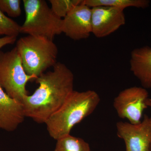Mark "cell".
Instances as JSON below:
<instances>
[{"label": "cell", "mask_w": 151, "mask_h": 151, "mask_svg": "<svg viewBox=\"0 0 151 151\" xmlns=\"http://www.w3.org/2000/svg\"><path fill=\"white\" fill-rule=\"evenodd\" d=\"M73 72L64 63L58 62L53 69L36 78L38 87L22 101L26 117L39 124L45 122L63 105L74 90Z\"/></svg>", "instance_id": "cell-1"}, {"label": "cell", "mask_w": 151, "mask_h": 151, "mask_svg": "<svg viewBox=\"0 0 151 151\" xmlns=\"http://www.w3.org/2000/svg\"><path fill=\"white\" fill-rule=\"evenodd\" d=\"M100 101L99 94L93 90H73L59 110L45 122L50 136L57 140L70 134L72 128L92 114Z\"/></svg>", "instance_id": "cell-2"}, {"label": "cell", "mask_w": 151, "mask_h": 151, "mask_svg": "<svg viewBox=\"0 0 151 151\" xmlns=\"http://www.w3.org/2000/svg\"><path fill=\"white\" fill-rule=\"evenodd\" d=\"M16 47L28 75L38 77L57 63V46L46 38L28 35L17 41Z\"/></svg>", "instance_id": "cell-3"}, {"label": "cell", "mask_w": 151, "mask_h": 151, "mask_svg": "<svg viewBox=\"0 0 151 151\" xmlns=\"http://www.w3.org/2000/svg\"><path fill=\"white\" fill-rule=\"evenodd\" d=\"M25 20L20 33L42 37L53 40L62 33V19L57 16L44 0H23Z\"/></svg>", "instance_id": "cell-4"}, {"label": "cell", "mask_w": 151, "mask_h": 151, "mask_svg": "<svg viewBox=\"0 0 151 151\" xmlns=\"http://www.w3.org/2000/svg\"><path fill=\"white\" fill-rule=\"evenodd\" d=\"M37 78L26 73L16 47L9 51H0V86L9 97L22 103L28 95L27 84Z\"/></svg>", "instance_id": "cell-5"}, {"label": "cell", "mask_w": 151, "mask_h": 151, "mask_svg": "<svg viewBox=\"0 0 151 151\" xmlns=\"http://www.w3.org/2000/svg\"><path fill=\"white\" fill-rule=\"evenodd\" d=\"M148 98L147 89L133 86L119 93L114 99L113 107L119 118L128 119L130 124L137 125L142 122L144 110L148 108L146 102Z\"/></svg>", "instance_id": "cell-6"}, {"label": "cell", "mask_w": 151, "mask_h": 151, "mask_svg": "<svg viewBox=\"0 0 151 151\" xmlns=\"http://www.w3.org/2000/svg\"><path fill=\"white\" fill-rule=\"evenodd\" d=\"M117 134L126 145V151H150L151 143V116L145 115L137 125L119 122Z\"/></svg>", "instance_id": "cell-7"}, {"label": "cell", "mask_w": 151, "mask_h": 151, "mask_svg": "<svg viewBox=\"0 0 151 151\" xmlns=\"http://www.w3.org/2000/svg\"><path fill=\"white\" fill-rule=\"evenodd\" d=\"M62 32L74 40L86 39L92 33L91 8L82 3L76 6L62 19Z\"/></svg>", "instance_id": "cell-8"}, {"label": "cell", "mask_w": 151, "mask_h": 151, "mask_svg": "<svg viewBox=\"0 0 151 151\" xmlns=\"http://www.w3.org/2000/svg\"><path fill=\"white\" fill-rule=\"evenodd\" d=\"M92 32L96 37L108 36L125 25L124 10L105 6L91 8Z\"/></svg>", "instance_id": "cell-9"}, {"label": "cell", "mask_w": 151, "mask_h": 151, "mask_svg": "<svg viewBox=\"0 0 151 151\" xmlns=\"http://www.w3.org/2000/svg\"><path fill=\"white\" fill-rule=\"evenodd\" d=\"M25 117L22 103L9 97L0 86V129L13 132Z\"/></svg>", "instance_id": "cell-10"}, {"label": "cell", "mask_w": 151, "mask_h": 151, "mask_svg": "<svg viewBox=\"0 0 151 151\" xmlns=\"http://www.w3.org/2000/svg\"><path fill=\"white\" fill-rule=\"evenodd\" d=\"M130 70L145 89L151 88V47L134 49L131 52Z\"/></svg>", "instance_id": "cell-11"}, {"label": "cell", "mask_w": 151, "mask_h": 151, "mask_svg": "<svg viewBox=\"0 0 151 151\" xmlns=\"http://www.w3.org/2000/svg\"><path fill=\"white\" fill-rule=\"evenodd\" d=\"M149 0H83L84 4L90 8L105 6L124 9L130 7L145 9L150 6Z\"/></svg>", "instance_id": "cell-12"}, {"label": "cell", "mask_w": 151, "mask_h": 151, "mask_svg": "<svg viewBox=\"0 0 151 151\" xmlns=\"http://www.w3.org/2000/svg\"><path fill=\"white\" fill-rule=\"evenodd\" d=\"M56 141L54 151H91L88 143L81 138L70 134Z\"/></svg>", "instance_id": "cell-13"}, {"label": "cell", "mask_w": 151, "mask_h": 151, "mask_svg": "<svg viewBox=\"0 0 151 151\" xmlns=\"http://www.w3.org/2000/svg\"><path fill=\"white\" fill-rule=\"evenodd\" d=\"M83 0H50L51 9L55 15L63 19L75 7L81 4Z\"/></svg>", "instance_id": "cell-14"}, {"label": "cell", "mask_w": 151, "mask_h": 151, "mask_svg": "<svg viewBox=\"0 0 151 151\" xmlns=\"http://www.w3.org/2000/svg\"><path fill=\"white\" fill-rule=\"evenodd\" d=\"M21 26L0 10V36L17 37L20 33Z\"/></svg>", "instance_id": "cell-15"}, {"label": "cell", "mask_w": 151, "mask_h": 151, "mask_svg": "<svg viewBox=\"0 0 151 151\" xmlns=\"http://www.w3.org/2000/svg\"><path fill=\"white\" fill-rule=\"evenodd\" d=\"M20 0H0V10L11 17H17L22 14Z\"/></svg>", "instance_id": "cell-16"}, {"label": "cell", "mask_w": 151, "mask_h": 151, "mask_svg": "<svg viewBox=\"0 0 151 151\" xmlns=\"http://www.w3.org/2000/svg\"><path fill=\"white\" fill-rule=\"evenodd\" d=\"M17 38L14 36H4L0 38V49L6 45L13 44L16 41Z\"/></svg>", "instance_id": "cell-17"}, {"label": "cell", "mask_w": 151, "mask_h": 151, "mask_svg": "<svg viewBox=\"0 0 151 151\" xmlns=\"http://www.w3.org/2000/svg\"><path fill=\"white\" fill-rule=\"evenodd\" d=\"M146 104H147L148 107H150L151 108V99L149 98L147 100Z\"/></svg>", "instance_id": "cell-18"}, {"label": "cell", "mask_w": 151, "mask_h": 151, "mask_svg": "<svg viewBox=\"0 0 151 151\" xmlns=\"http://www.w3.org/2000/svg\"><path fill=\"white\" fill-rule=\"evenodd\" d=\"M150 151H151V143L150 146Z\"/></svg>", "instance_id": "cell-19"}]
</instances>
